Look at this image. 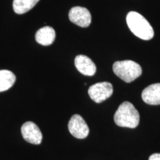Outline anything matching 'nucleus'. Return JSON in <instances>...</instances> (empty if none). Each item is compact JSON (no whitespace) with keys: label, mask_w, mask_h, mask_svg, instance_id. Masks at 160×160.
Segmentation results:
<instances>
[{"label":"nucleus","mask_w":160,"mask_h":160,"mask_svg":"<svg viewBox=\"0 0 160 160\" xmlns=\"http://www.w3.org/2000/svg\"><path fill=\"white\" fill-rule=\"evenodd\" d=\"M148 160H160V153H153L151 155Z\"/></svg>","instance_id":"13"},{"label":"nucleus","mask_w":160,"mask_h":160,"mask_svg":"<svg viewBox=\"0 0 160 160\" xmlns=\"http://www.w3.org/2000/svg\"><path fill=\"white\" fill-rule=\"evenodd\" d=\"M56 38V32L53 28L49 26L38 30L35 36L36 41L43 46H48L53 44Z\"/></svg>","instance_id":"10"},{"label":"nucleus","mask_w":160,"mask_h":160,"mask_svg":"<svg viewBox=\"0 0 160 160\" xmlns=\"http://www.w3.org/2000/svg\"><path fill=\"white\" fill-rule=\"evenodd\" d=\"M70 133L77 139H85L89 134V128L81 116L74 114L68 122Z\"/></svg>","instance_id":"5"},{"label":"nucleus","mask_w":160,"mask_h":160,"mask_svg":"<svg viewBox=\"0 0 160 160\" xmlns=\"http://www.w3.org/2000/svg\"><path fill=\"white\" fill-rule=\"evenodd\" d=\"M113 71L118 77L127 83L134 81L142 73L141 66L132 60L116 62L113 65Z\"/></svg>","instance_id":"3"},{"label":"nucleus","mask_w":160,"mask_h":160,"mask_svg":"<svg viewBox=\"0 0 160 160\" xmlns=\"http://www.w3.org/2000/svg\"><path fill=\"white\" fill-rule=\"evenodd\" d=\"M77 69L82 74L91 77L96 73L97 67L92 60L85 55H78L74 60Z\"/></svg>","instance_id":"8"},{"label":"nucleus","mask_w":160,"mask_h":160,"mask_svg":"<svg viewBox=\"0 0 160 160\" xmlns=\"http://www.w3.org/2000/svg\"><path fill=\"white\" fill-rule=\"evenodd\" d=\"M126 22L131 31L139 39L150 40L154 36V31L151 24L137 12H129L126 17Z\"/></svg>","instance_id":"1"},{"label":"nucleus","mask_w":160,"mask_h":160,"mask_svg":"<svg viewBox=\"0 0 160 160\" xmlns=\"http://www.w3.org/2000/svg\"><path fill=\"white\" fill-rule=\"evenodd\" d=\"M142 98L148 105H160V83L152 84L145 88L142 93Z\"/></svg>","instance_id":"9"},{"label":"nucleus","mask_w":160,"mask_h":160,"mask_svg":"<svg viewBox=\"0 0 160 160\" xmlns=\"http://www.w3.org/2000/svg\"><path fill=\"white\" fill-rule=\"evenodd\" d=\"M113 92V85L108 82H102L91 85L88 89V95L95 102L100 103L111 97Z\"/></svg>","instance_id":"4"},{"label":"nucleus","mask_w":160,"mask_h":160,"mask_svg":"<svg viewBox=\"0 0 160 160\" xmlns=\"http://www.w3.org/2000/svg\"><path fill=\"white\" fill-rule=\"evenodd\" d=\"M16 76L8 70H0V92H3L11 88L14 85Z\"/></svg>","instance_id":"11"},{"label":"nucleus","mask_w":160,"mask_h":160,"mask_svg":"<svg viewBox=\"0 0 160 160\" xmlns=\"http://www.w3.org/2000/svg\"><path fill=\"white\" fill-rule=\"evenodd\" d=\"M69 19L71 22L82 28H87L91 23V14L87 8L80 6L72 8L69 11Z\"/></svg>","instance_id":"6"},{"label":"nucleus","mask_w":160,"mask_h":160,"mask_svg":"<svg viewBox=\"0 0 160 160\" xmlns=\"http://www.w3.org/2000/svg\"><path fill=\"white\" fill-rule=\"evenodd\" d=\"M39 1V0H13V11L17 14H23L33 8Z\"/></svg>","instance_id":"12"},{"label":"nucleus","mask_w":160,"mask_h":160,"mask_svg":"<svg viewBox=\"0 0 160 160\" xmlns=\"http://www.w3.org/2000/svg\"><path fill=\"white\" fill-rule=\"evenodd\" d=\"M139 112L129 102L122 103L114 114V122L119 127L135 128L139 125Z\"/></svg>","instance_id":"2"},{"label":"nucleus","mask_w":160,"mask_h":160,"mask_svg":"<svg viewBox=\"0 0 160 160\" xmlns=\"http://www.w3.org/2000/svg\"><path fill=\"white\" fill-rule=\"evenodd\" d=\"M22 135L28 142L33 145H39L42 140V133L39 127L33 122L24 123L21 128Z\"/></svg>","instance_id":"7"}]
</instances>
